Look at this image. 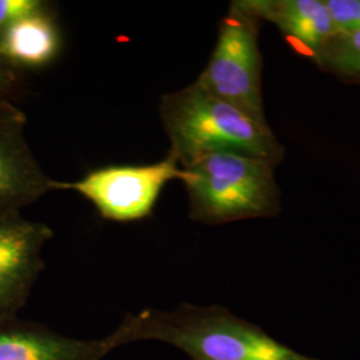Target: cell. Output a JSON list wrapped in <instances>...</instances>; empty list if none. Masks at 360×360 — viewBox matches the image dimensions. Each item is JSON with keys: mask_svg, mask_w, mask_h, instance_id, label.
<instances>
[{"mask_svg": "<svg viewBox=\"0 0 360 360\" xmlns=\"http://www.w3.org/2000/svg\"><path fill=\"white\" fill-rule=\"evenodd\" d=\"M115 347L158 340L179 348L191 360H319L304 356L266 334L259 326L221 306L181 304L174 311L143 309L127 315L110 334Z\"/></svg>", "mask_w": 360, "mask_h": 360, "instance_id": "6da1fadb", "label": "cell"}, {"mask_svg": "<svg viewBox=\"0 0 360 360\" xmlns=\"http://www.w3.org/2000/svg\"><path fill=\"white\" fill-rule=\"evenodd\" d=\"M159 114L169 141V151L180 167L208 155L231 153L279 166L285 150L269 124L259 123L193 82L165 94Z\"/></svg>", "mask_w": 360, "mask_h": 360, "instance_id": "7a4b0ae2", "label": "cell"}, {"mask_svg": "<svg viewBox=\"0 0 360 360\" xmlns=\"http://www.w3.org/2000/svg\"><path fill=\"white\" fill-rule=\"evenodd\" d=\"M270 162L220 153L181 167L188 218L210 226L247 219L275 218L282 195Z\"/></svg>", "mask_w": 360, "mask_h": 360, "instance_id": "3957f363", "label": "cell"}, {"mask_svg": "<svg viewBox=\"0 0 360 360\" xmlns=\"http://www.w3.org/2000/svg\"><path fill=\"white\" fill-rule=\"evenodd\" d=\"M262 20L242 0H235L219 23L218 39L206 68L195 80L200 87L235 105L259 123L269 124L259 49Z\"/></svg>", "mask_w": 360, "mask_h": 360, "instance_id": "277c9868", "label": "cell"}, {"mask_svg": "<svg viewBox=\"0 0 360 360\" xmlns=\"http://www.w3.org/2000/svg\"><path fill=\"white\" fill-rule=\"evenodd\" d=\"M181 175L178 159L168 153L150 165H108L77 181L55 180L53 188L82 195L104 220L131 223L151 217L165 187Z\"/></svg>", "mask_w": 360, "mask_h": 360, "instance_id": "5b68a950", "label": "cell"}, {"mask_svg": "<svg viewBox=\"0 0 360 360\" xmlns=\"http://www.w3.org/2000/svg\"><path fill=\"white\" fill-rule=\"evenodd\" d=\"M53 238L51 227L20 211L0 212V321L18 318L37 283L41 250Z\"/></svg>", "mask_w": 360, "mask_h": 360, "instance_id": "8992f818", "label": "cell"}, {"mask_svg": "<svg viewBox=\"0 0 360 360\" xmlns=\"http://www.w3.org/2000/svg\"><path fill=\"white\" fill-rule=\"evenodd\" d=\"M26 126L16 104L0 105V212L20 211L55 190L27 142Z\"/></svg>", "mask_w": 360, "mask_h": 360, "instance_id": "52a82bcc", "label": "cell"}, {"mask_svg": "<svg viewBox=\"0 0 360 360\" xmlns=\"http://www.w3.org/2000/svg\"><path fill=\"white\" fill-rule=\"evenodd\" d=\"M110 335L80 340L56 334L40 323L0 321V360H102L115 349Z\"/></svg>", "mask_w": 360, "mask_h": 360, "instance_id": "ba28073f", "label": "cell"}, {"mask_svg": "<svg viewBox=\"0 0 360 360\" xmlns=\"http://www.w3.org/2000/svg\"><path fill=\"white\" fill-rule=\"evenodd\" d=\"M263 22H270L296 51L315 62L335 28L324 0H242Z\"/></svg>", "mask_w": 360, "mask_h": 360, "instance_id": "9c48e42d", "label": "cell"}, {"mask_svg": "<svg viewBox=\"0 0 360 360\" xmlns=\"http://www.w3.org/2000/svg\"><path fill=\"white\" fill-rule=\"evenodd\" d=\"M62 49L55 7L16 22L0 41V58L26 72L50 65Z\"/></svg>", "mask_w": 360, "mask_h": 360, "instance_id": "30bf717a", "label": "cell"}, {"mask_svg": "<svg viewBox=\"0 0 360 360\" xmlns=\"http://www.w3.org/2000/svg\"><path fill=\"white\" fill-rule=\"evenodd\" d=\"M314 63L343 82L360 84V28L335 31Z\"/></svg>", "mask_w": 360, "mask_h": 360, "instance_id": "8fae6325", "label": "cell"}, {"mask_svg": "<svg viewBox=\"0 0 360 360\" xmlns=\"http://www.w3.org/2000/svg\"><path fill=\"white\" fill-rule=\"evenodd\" d=\"M44 0H0V41L11 27L20 19L52 8Z\"/></svg>", "mask_w": 360, "mask_h": 360, "instance_id": "7c38bea8", "label": "cell"}, {"mask_svg": "<svg viewBox=\"0 0 360 360\" xmlns=\"http://www.w3.org/2000/svg\"><path fill=\"white\" fill-rule=\"evenodd\" d=\"M336 31L359 30L360 0H324Z\"/></svg>", "mask_w": 360, "mask_h": 360, "instance_id": "4fadbf2b", "label": "cell"}, {"mask_svg": "<svg viewBox=\"0 0 360 360\" xmlns=\"http://www.w3.org/2000/svg\"><path fill=\"white\" fill-rule=\"evenodd\" d=\"M25 87V72L0 58V105L15 103Z\"/></svg>", "mask_w": 360, "mask_h": 360, "instance_id": "5bb4252c", "label": "cell"}]
</instances>
